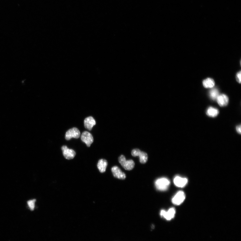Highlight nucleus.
<instances>
[{
  "instance_id": "nucleus-10",
  "label": "nucleus",
  "mask_w": 241,
  "mask_h": 241,
  "mask_svg": "<svg viewBox=\"0 0 241 241\" xmlns=\"http://www.w3.org/2000/svg\"><path fill=\"white\" fill-rule=\"evenodd\" d=\"M216 100L218 104L221 106H226L229 102L228 97L224 94L219 95Z\"/></svg>"
},
{
  "instance_id": "nucleus-19",
  "label": "nucleus",
  "mask_w": 241,
  "mask_h": 241,
  "mask_svg": "<svg viewBox=\"0 0 241 241\" xmlns=\"http://www.w3.org/2000/svg\"><path fill=\"white\" fill-rule=\"evenodd\" d=\"M236 130L237 132H238L239 134H241V125H239L236 128Z\"/></svg>"
},
{
  "instance_id": "nucleus-14",
  "label": "nucleus",
  "mask_w": 241,
  "mask_h": 241,
  "mask_svg": "<svg viewBox=\"0 0 241 241\" xmlns=\"http://www.w3.org/2000/svg\"><path fill=\"white\" fill-rule=\"evenodd\" d=\"M219 112L218 109L212 107H210L207 109L206 114L209 117H215L218 115Z\"/></svg>"
},
{
  "instance_id": "nucleus-8",
  "label": "nucleus",
  "mask_w": 241,
  "mask_h": 241,
  "mask_svg": "<svg viewBox=\"0 0 241 241\" xmlns=\"http://www.w3.org/2000/svg\"><path fill=\"white\" fill-rule=\"evenodd\" d=\"M111 171L114 176L116 178L124 180L126 178L125 174L122 172L118 167L115 166L112 168Z\"/></svg>"
},
{
  "instance_id": "nucleus-5",
  "label": "nucleus",
  "mask_w": 241,
  "mask_h": 241,
  "mask_svg": "<svg viewBox=\"0 0 241 241\" xmlns=\"http://www.w3.org/2000/svg\"><path fill=\"white\" fill-rule=\"evenodd\" d=\"M185 199L184 193L182 191L178 192L172 199V203L177 205H179L182 203Z\"/></svg>"
},
{
  "instance_id": "nucleus-17",
  "label": "nucleus",
  "mask_w": 241,
  "mask_h": 241,
  "mask_svg": "<svg viewBox=\"0 0 241 241\" xmlns=\"http://www.w3.org/2000/svg\"><path fill=\"white\" fill-rule=\"evenodd\" d=\"M35 202H36V200L35 199L30 200L27 201V204L28 205L31 210L33 211L34 210Z\"/></svg>"
},
{
  "instance_id": "nucleus-12",
  "label": "nucleus",
  "mask_w": 241,
  "mask_h": 241,
  "mask_svg": "<svg viewBox=\"0 0 241 241\" xmlns=\"http://www.w3.org/2000/svg\"><path fill=\"white\" fill-rule=\"evenodd\" d=\"M107 165V161L104 159H101L99 160L97 166L100 172L101 173H103L106 171Z\"/></svg>"
},
{
  "instance_id": "nucleus-6",
  "label": "nucleus",
  "mask_w": 241,
  "mask_h": 241,
  "mask_svg": "<svg viewBox=\"0 0 241 241\" xmlns=\"http://www.w3.org/2000/svg\"><path fill=\"white\" fill-rule=\"evenodd\" d=\"M63 155L66 159H73L76 155V152L73 150L69 149L66 146H64L61 148Z\"/></svg>"
},
{
  "instance_id": "nucleus-3",
  "label": "nucleus",
  "mask_w": 241,
  "mask_h": 241,
  "mask_svg": "<svg viewBox=\"0 0 241 241\" xmlns=\"http://www.w3.org/2000/svg\"><path fill=\"white\" fill-rule=\"evenodd\" d=\"M80 132L78 129L73 128L67 131L65 134V138L67 140H69L72 138L77 139L80 137Z\"/></svg>"
},
{
  "instance_id": "nucleus-13",
  "label": "nucleus",
  "mask_w": 241,
  "mask_h": 241,
  "mask_svg": "<svg viewBox=\"0 0 241 241\" xmlns=\"http://www.w3.org/2000/svg\"><path fill=\"white\" fill-rule=\"evenodd\" d=\"M203 84L205 88H212L215 85V82L213 79L208 78L203 81Z\"/></svg>"
},
{
  "instance_id": "nucleus-16",
  "label": "nucleus",
  "mask_w": 241,
  "mask_h": 241,
  "mask_svg": "<svg viewBox=\"0 0 241 241\" xmlns=\"http://www.w3.org/2000/svg\"><path fill=\"white\" fill-rule=\"evenodd\" d=\"M219 95L218 90L216 89H212L209 92V96L213 100H216Z\"/></svg>"
},
{
  "instance_id": "nucleus-1",
  "label": "nucleus",
  "mask_w": 241,
  "mask_h": 241,
  "mask_svg": "<svg viewBox=\"0 0 241 241\" xmlns=\"http://www.w3.org/2000/svg\"><path fill=\"white\" fill-rule=\"evenodd\" d=\"M170 181L168 179L165 177L161 178L156 180L155 182V186L157 189L160 191L167 190Z\"/></svg>"
},
{
  "instance_id": "nucleus-15",
  "label": "nucleus",
  "mask_w": 241,
  "mask_h": 241,
  "mask_svg": "<svg viewBox=\"0 0 241 241\" xmlns=\"http://www.w3.org/2000/svg\"><path fill=\"white\" fill-rule=\"evenodd\" d=\"M137 156L139 157L140 161L141 164H144L147 162L148 157L147 153L140 151L137 154Z\"/></svg>"
},
{
  "instance_id": "nucleus-9",
  "label": "nucleus",
  "mask_w": 241,
  "mask_h": 241,
  "mask_svg": "<svg viewBox=\"0 0 241 241\" xmlns=\"http://www.w3.org/2000/svg\"><path fill=\"white\" fill-rule=\"evenodd\" d=\"M174 183L177 187L183 188L187 184L188 180L185 178L177 176L174 179Z\"/></svg>"
},
{
  "instance_id": "nucleus-11",
  "label": "nucleus",
  "mask_w": 241,
  "mask_h": 241,
  "mask_svg": "<svg viewBox=\"0 0 241 241\" xmlns=\"http://www.w3.org/2000/svg\"><path fill=\"white\" fill-rule=\"evenodd\" d=\"M84 124L85 128L90 131L93 126L96 125V122L93 117H89L85 118Z\"/></svg>"
},
{
  "instance_id": "nucleus-2",
  "label": "nucleus",
  "mask_w": 241,
  "mask_h": 241,
  "mask_svg": "<svg viewBox=\"0 0 241 241\" xmlns=\"http://www.w3.org/2000/svg\"><path fill=\"white\" fill-rule=\"evenodd\" d=\"M118 160L122 167L126 170H131L135 166V163L133 160H126L123 155H121L118 157Z\"/></svg>"
},
{
  "instance_id": "nucleus-7",
  "label": "nucleus",
  "mask_w": 241,
  "mask_h": 241,
  "mask_svg": "<svg viewBox=\"0 0 241 241\" xmlns=\"http://www.w3.org/2000/svg\"><path fill=\"white\" fill-rule=\"evenodd\" d=\"M176 213L175 209L172 208L169 209L168 211L166 212L164 210H161L160 215L161 217H164L167 220H171L174 217Z\"/></svg>"
},
{
  "instance_id": "nucleus-18",
  "label": "nucleus",
  "mask_w": 241,
  "mask_h": 241,
  "mask_svg": "<svg viewBox=\"0 0 241 241\" xmlns=\"http://www.w3.org/2000/svg\"><path fill=\"white\" fill-rule=\"evenodd\" d=\"M241 72H239L236 74V79L237 81H238L239 83H241Z\"/></svg>"
},
{
  "instance_id": "nucleus-4",
  "label": "nucleus",
  "mask_w": 241,
  "mask_h": 241,
  "mask_svg": "<svg viewBox=\"0 0 241 241\" xmlns=\"http://www.w3.org/2000/svg\"><path fill=\"white\" fill-rule=\"evenodd\" d=\"M82 141L84 142L88 147H90L93 141V137L90 133L85 131L82 134L81 137Z\"/></svg>"
}]
</instances>
